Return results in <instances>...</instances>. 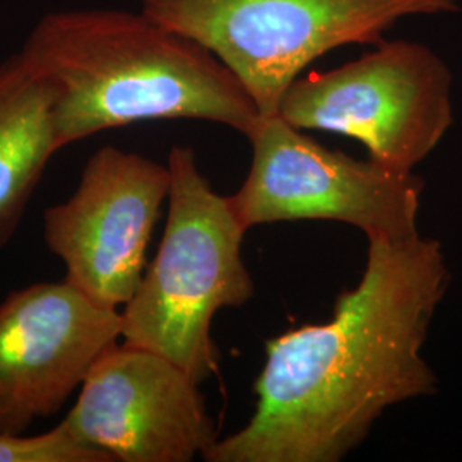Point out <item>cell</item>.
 <instances>
[{
    "label": "cell",
    "mask_w": 462,
    "mask_h": 462,
    "mask_svg": "<svg viewBox=\"0 0 462 462\" xmlns=\"http://www.w3.org/2000/svg\"><path fill=\"white\" fill-rule=\"evenodd\" d=\"M442 245L418 235L368 238L360 282L326 324L286 330L265 345L255 411L217 439L208 462H337L389 408L430 396L437 375L421 355L446 295Z\"/></svg>",
    "instance_id": "6da1fadb"
},
{
    "label": "cell",
    "mask_w": 462,
    "mask_h": 462,
    "mask_svg": "<svg viewBox=\"0 0 462 462\" xmlns=\"http://www.w3.org/2000/svg\"><path fill=\"white\" fill-rule=\"evenodd\" d=\"M21 51L55 91L62 149L148 120H206L245 137L261 120L228 67L144 11L49 13Z\"/></svg>",
    "instance_id": "7a4b0ae2"
},
{
    "label": "cell",
    "mask_w": 462,
    "mask_h": 462,
    "mask_svg": "<svg viewBox=\"0 0 462 462\" xmlns=\"http://www.w3.org/2000/svg\"><path fill=\"white\" fill-rule=\"evenodd\" d=\"M165 233L133 298L122 307V341L146 347L202 383L219 372L215 315L245 305L254 281L242 259L247 228L200 173L194 149L168 154Z\"/></svg>",
    "instance_id": "3957f363"
},
{
    "label": "cell",
    "mask_w": 462,
    "mask_h": 462,
    "mask_svg": "<svg viewBox=\"0 0 462 462\" xmlns=\"http://www.w3.org/2000/svg\"><path fill=\"white\" fill-rule=\"evenodd\" d=\"M141 11L209 50L271 116L317 59L375 45L404 17L457 13L459 0H141Z\"/></svg>",
    "instance_id": "277c9868"
},
{
    "label": "cell",
    "mask_w": 462,
    "mask_h": 462,
    "mask_svg": "<svg viewBox=\"0 0 462 462\" xmlns=\"http://www.w3.org/2000/svg\"><path fill=\"white\" fill-rule=\"evenodd\" d=\"M278 116L300 131L356 139L368 158L411 173L454 122L452 72L411 40H380L360 59L300 76Z\"/></svg>",
    "instance_id": "5b68a950"
},
{
    "label": "cell",
    "mask_w": 462,
    "mask_h": 462,
    "mask_svg": "<svg viewBox=\"0 0 462 462\" xmlns=\"http://www.w3.org/2000/svg\"><path fill=\"white\" fill-rule=\"evenodd\" d=\"M252 166L230 196L231 208L250 230L259 225L329 219L383 238L418 235L425 183L374 160H355L315 143L280 116H261L247 137Z\"/></svg>",
    "instance_id": "8992f818"
},
{
    "label": "cell",
    "mask_w": 462,
    "mask_h": 462,
    "mask_svg": "<svg viewBox=\"0 0 462 462\" xmlns=\"http://www.w3.org/2000/svg\"><path fill=\"white\" fill-rule=\"evenodd\" d=\"M170 185L168 163L116 146L95 151L72 196L43 215V238L64 264V281L99 305L124 307L144 274Z\"/></svg>",
    "instance_id": "52a82bcc"
},
{
    "label": "cell",
    "mask_w": 462,
    "mask_h": 462,
    "mask_svg": "<svg viewBox=\"0 0 462 462\" xmlns=\"http://www.w3.org/2000/svg\"><path fill=\"white\" fill-rule=\"evenodd\" d=\"M199 385L171 360L122 341L89 370L62 423L108 462L194 461L217 440Z\"/></svg>",
    "instance_id": "ba28073f"
},
{
    "label": "cell",
    "mask_w": 462,
    "mask_h": 462,
    "mask_svg": "<svg viewBox=\"0 0 462 462\" xmlns=\"http://www.w3.org/2000/svg\"><path fill=\"white\" fill-rule=\"evenodd\" d=\"M118 339L120 310L67 281L9 293L0 303V435H24L59 413Z\"/></svg>",
    "instance_id": "9c48e42d"
},
{
    "label": "cell",
    "mask_w": 462,
    "mask_h": 462,
    "mask_svg": "<svg viewBox=\"0 0 462 462\" xmlns=\"http://www.w3.org/2000/svg\"><path fill=\"white\" fill-rule=\"evenodd\" d=\"M60 149L55 91L19 50L0 64V250L14 238Z\"/></svg>",
    "instance_id": "30bf717a"
},
{
    "label": "cell",
    "mask_w": 462,
    "mask_h": 462,
    "mask_svg": "<svg viewBox=\"0 0 462 462\" xmlns=\"http://www.w3.org/2000/svg\"><path fill=\"white\" fill-rule=\"evenodd\" d=\"M0 462H108L89 447L79 444L60 421L42 435H0Z\"/></svg>",
    "instance_id": "8fae6325"
}]
</instances>
